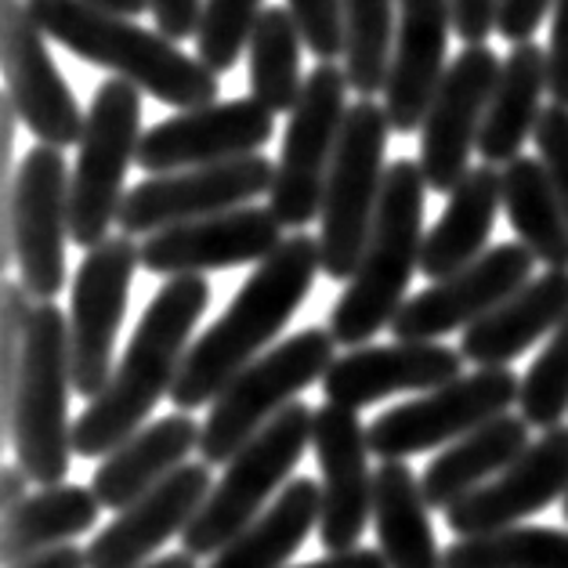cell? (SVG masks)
I'll list each match as a JSON object with an SVG mask.
<instances>
[{
	"label": "cell",
	"mask_w": 568,
	"mask_h": 568,
	"mask_svg": "<svg viewBox=\"0 0 568 568\" xmlns=\"http://www.w3.org/2000/svg\"><path fill=\"white\" fill-rule=\"evenodd\" d=\"M206 304H211L206 275H178L156 290L128 341V352L113 369V381L73 420V453L94 460L142 432L160 398L174 392L192 329L203 318Z\"/></svg>",
	"instance_id": "6da1fadb"
},
{
	"label": "cell",
	"mask_w": 568,
	"mask_h": 568,
	"mask_svg": "<svg viewBox=\"0 0 568 568\" xmlns=\"http://www.w3.org/2000/svg\"><path fill=\"white\" fill-rule=\"evenodd\" d=\"M323 272L318 240L308 232H294L257 272L240 286L225 315L211 329H203L185 355L171 402L178 413L214 406V398L240 377V373L265 355L272 337H280L297 315L304 297L312 294L315 275Z\"/></svg>",
	"instance_id": "7a4b0ae2"
},
{
	"label": "cell",
	"mask_w": 568,
	"mask_h": 568,
	"mask_svg": "<svg viewBox=\"0 0 568 568\" xmlns=\"http://www.w3.org/2000/svg\"><path fill=\"white\" fill-rule=\"evenodd\" d=\"M26 8L54 44L91 65L109 69L116 80H128L163 105L192 113L217 102V73H211L196 54H185L174 40L145 30L134 19L113 16L88 0H26Z\"/></svg>",
	"instance_id": "3957f363"
},
{
	"label": "cell",
	"mask_w": 568,
	"mask_h": 568,
	"mask_svg": "<svg viewBox=\"0 0 568 568\" xmlns=\"http://www.w3.org/2000/svg\"><path fill=\"white\" fill-rule=\"evenodd\" d=\"M424 196L427 182L417 160H395L384 174V192L373 217L369 246L344 294L329 312L326 329L344 348H366L395 323L409 297L413 272L424 254Z\"/></svg>",
	"instance_id": "277c9868"
},
{
	"label": "cell",
	"mask_w": 568,
	"mask_h": 568,
	"mask_svg": "<svg viewBox=\"0 0 568 568\" xmlns=\"http://www.w3.org/2000/svg\"><path fill=\"white\" fill-rule=\"evenodd\" d=\"M73 358H69V318L54 301L33 304L30 334H26L22 373L11 406L0 413L4 438L19 453V467L40 489L65 485L73 460Z\"/></svg>",
	"instance_id": "5b68a950"
},
{
	"label": "cell",
	"mask_w": 568,
	"mask_h": 568,
	"mask_svg": "<svg viewBox=\"0 0 568 568\" xmlns=\"http://www.w3.org/2000/svg\"><path fill=\"white\" fill-rule=\"evenodd\" d=\"M337 363V341L326 326L290 334L261 358H254L225 392L214 398L203 424L200 456L206 467H225L246 442L257 438L280 413L297 402L304 387L323 381Z\"/></svg>",
	"instance_id": "8992f818"
},
{
	"label": "cell",
	"mask_w": 568,
	"mask_h": 568,
	"mask_svg": "<svg viewBox=\"0 0 568 568\" xmlns=\"http://www.w3.org/2000/svg\"><path fill=\"white\" fill-rule=\"evenodd\" d=\"M69 171L62 149L33 145L19 171H4L0 200V265H19L22 286L37 304L54 301L65 286Z\"/></svg>",
	"instance_id": "52a82bcc"
},
{
	"label": "cell",
	"mask_w": 568,
	"mask_h": 568,
	"mask_svg": "<svg viewBox=\"0 0 568 568\" xmlns=\"http://www.w3.org/2000/svg\"><path fill=\"white\" fill-rule=\"evenodd\" d=\"M312 424L315 409L304 406V402H290L265 432L232 456L225 464V475L214 485L211 500L203 504L200 518L182 536L185 554H192V558L221 554L235 536L265 515L272 507V496L297 478L294 470L304 449L312 446Z\"/></svg>",
	"instance_id": "ba28073f"
},
{
	"label": "cell",
	"mask_w": 568,
	"mask_h": 568,
	"mask_svg": "<svg viewBox=\"0 0 568 568\" xmlns=\"http://www.w3.org/2000/svg\"><path fill=\"white\" fill-rule=\"evenodd\" d=\"M142 145V91L128 80L109 77L94 91L84 138L69 174V235L77 246L94 251L109 240V229L120 221V206L128 200L123 178L138 163Z\"/></svg>",
	"instance_id": "9c48e42d"
},
{
	"label": "cell",
	"mask_w": 568,
	"mask_h": 568,
	"mask_svg": "<svg viewBox=\"0 0 568 568\" xmlns=\"http://www.w3.org/2000/svg\"><path fill=\"white\" fill-rule=\"evenodd\" d=\"M392 120L384 105L373 99H358L348 109L334 168L326 178L323 196V229H318V254H323V275L334 283H348L358 261H363L377 217V203L384 192V152Z\"/></svg>",
	"instance_id": "30bf717a"
},
{
	"label": "cell",
	"mask_w": 568,
	"mask_h": 568,
	"mask_svg": "<svg viewBox=\"0 0 568 568\" xmlns=\"http://www.w3.org/2000/svg\"><path fill=\"white\" fill-rule=\"evenodd\" d=\"M348 88V73L337 62H318L304 77V91L286 120L275 185L268 192V206L283 229H304L312 225V217L323 214L326 178L352 109L344 105Z\"/></svg>",
	"instance_id": "8fae6325"
},
{
	"label": "cell",
	"mask_w": 568,
	"mask_h": 568,
	"mask_svg": "<svg viewBox=\"0 0 568 568\" xmlns=\"http://www.w3.org/2000/svg\"><path fill=\"white\" fill-rule=\"evenodd\" d=\"M521 381L510 366H489L460 377L432 395L384 409L369 424V453L387 460H406L413 453L453 446L489 420L510 413L518 402Z\"/></svg>",
	"instance_id": "7c38bea8"
},
{
	"label": "cell",
	"mask_w": 568,
	"mask_h": 568,
	"mask_svg": "<svg viewBox=\"0 0 568 568\" xmlns=\"http://www.w3.org/2000/svg\"><path fill=\"white\" fill-rule=\"evenodd\" d=\"M142 265V246L131 235H109L102 246L84 254L69 301V358H73V392L88 402L113 381V344L128 315L134 272Z\"/></svg>",
	"instance_id": "4fadbf2b"
},
{
	"label": "cell",
	"mask_w": 568,
	"mask_h": 568,
	"mask_svg": "<svg viewBox=\"0 0 568 568\" xmlns=\"http://www.w3.org/2000/svg\"><path fill=\"white\" fill-rule=\"evenodd\" d=\"M275 185V163L268 156H240L214 168L178 171L145 178L134 189H128V200L120 206V235H156L163 229L189 225L214 214L240 211L251 206V200L265 196Z\"/></svg>",
	"instance_id": "5bb4252c"
},
{
	"label": "cell",
	"mask_w": 568,
	"mask_h": 568,
	"mask_svg": "<svg viewBox=\"0 0 568 568\" xmlns=\"http://www.w3.org/2000/svg\"><path fill=\"white\" fill-rule=\"evenodd\" d=\"M532 268L536 257L521 243L489 246L475 265L413 294L395 315L392 334L406 344H435L456 329H470L504 301L515 297L525 283H532Z\"/></svg>",
	"instance_id": "9a60e30c"
},
{
	"label": "cell",
	"mask_w": 568,
	"mask_h": 568,
	"mask_svg": "<svg viewBox=\"0 0 568 568\" xmlns=\"http://www.w3.org/2000/svg\"><path fill=\"white\" fill-rule=\"evenodd\" d=\"M504 62L496 59L489 44L464 48L456 62L446 69L442 84L427 109L420 128V171L432 192H446L470 174V152L478 149V134L485 123V109L496 91Z\"/></svg>",
	"instance_id": "2e32d148"
},
{
	"label": "cell",
	"mask_w": 568,
	"mask_h": 568,
	"mask_svg": "<svg viewBox=\"0 0 568 568\" xmlns=\"http://www.w3.org/2000/svg\"><path fill=\"white\" fill-rule=\"evenodd\" d=\"M0 51H4L8 80L4 91L16 102L26 128L40 138V145H80L88 113H80V102L48 51L44 30L22 0H0Z\"/></svg>",
	"instance_id": "e0dca14e"
},
{
	"label": "cell",
	"mask_w": 568,
	"mask_h": 568,
	"mask_svg": "<svg viewBox=\"0 0 568 568\" xmlns=\"http://www.w3.org/2000/svg\"><path fill=\"white\" fill-rule=\"evenodd\" d=\"M275 134V113L254 99L214 102L192 113H178L142 134L138 168L149 178L214 168L240 156H254Z\"/></svg>",
	"instance_id": "ac0fdd59"
},
{
	"label": "cell",
	"mask_w": 568,
	"mask_h": 568,
	"mask_svg": "<svg viewBox=\"0 0 568 568\" xmlns=\"http://www.w3.org/2000/svg\"><path fill=\"white\" fill-rule=\"evenodd\" d=\"M312 449L323 475V518L318 539L329 554L355 550L373 521V470H369V427L355 409L326 402L315 409Z\"/></svg>",
	"instance_id": "d6986e66"
},
{
	"label": "cell",
	"mask_w": 568,
	"mask_h": 568,
	"mask_svg": "<svg viewBox=\"0 0 568 568\" xmlns=\"http://www.w3.org/2000/svg\"><path fill=\"white\" fill-rule=\"evenodd\" d=\"M283 246V225L272 206H240L189 225L163 229L142 243V268L163 280L261 265Z\"/></svg>",
	"instance_id": "ffe728a7"
},
{
	"label": "cell",
	"mask_w": 568,
	"mask_h": 568,
	"mask_svg": "<svg viewBox=\"0 0 568 568\" xmlns=\"http://www.w3.org/2000/svg\"><path fill=\"white\" fill-rule=\"evenodd\" d=\"M568 496V427H550L500 478L481 485L446 510V525L456 539H475L515 529L521 518L539 515Z\"/></svg>",
	"instance_id": "44dd1931"
},
{
	"label": "cell",
	"mask_w": 568,
	"mask_h": 568,
	"mask_svg": "<svg viewBox=\"0 0 568 568\" xmlns=\"http://www.w3.org/2000/svg\"><path fill=\"white\" fill-rule=\"evenodd\" d=\"M214 478L211 467L185 464L174 475L145 493L142 500L123 507L88 544V568H142L163 544L185 536L189 525L200 518L203 504L211 500Z\"/></svg>",
	"instance_id": "7402d4cb"
},
{
	"label": "cell",
	"mask_w": 568,
	"mask_h": 568,
	"mask_svg": "<svg viewBox=\"0 0 568 568\" xmlns=\"http://www.w3.org/2000/svg\"><path fill=\"white\" fill-rule=\"evenodd\" d=\"M467 358L446 348V344H366L348 355H341L329 373L323 377L326 402L344 409H363L381 402L387 395H406V392H424L432 395L438 387L464 377Z\"/></svg>",
	"instance_id": "603a6c76"
},
{
	"label": "cell",
	"mask_w": 568,
	"mask_h": 568,
	"mask_svg": "<svg viewBox=\"0 0 568 568\" xmlns=\"http://www.w3.org/2000/svg\"><path fill=\"white\" fill-rule=\"evenodd\" d=\"M453 33V0H398V30L384 84V113L392 131L424 128L427 109L446 77V44Z\"/></svg>",
	"instance_id": "cb8c5ba5"
},
{
	"label": "cell",
	"mask_w": 568,
	"mask_h": 568,
	"mask_svg": "<svg viewBox=\"0 0 568 568\" xmlns=\"http://www.w3.org/2000/svg\"><path fill=\"white\" fill-rule=\"evenodd\" d=\"M568 318V272L547 268L525 283L510 301L489 312L464 329L460 355L467 363H478V369L510 366L518 355H525L536 341L554 337V329Z\"/></svg>",
	"instance_id": "d4e9b609"
},
{
	"label": "cell",
	"mask_w": 568,
	"mask_h": 568,
	"mask_svg": "<svg viewBox=\"0 0 568 568\" xmlns=\"http://www.w3.org/2000/svg\"><path fill=\"white\" fill-rule=\"evenodd\" d=\"M200 438L203 424H196V417H189V413H171V417L145 424L94 470L91 489L99 496V504L120 515L123 507H131L156 485L168 481L178 467H185V456L200 449Z\"/></svg>",
	"instance_id": "484cf974"
},
{
	"label": "cell",
	"mask_w": 568,
	"mask_h": 568,
	"mask_svg": "<svg viewBox=\"0 0 568 568\" xmlns=\"http://www.w3.org/2000/svg\"><path fill=\"white\" fill-rule=\"evenodd\" d=\"M544 94H550L547 51L532 40L515 44V51L504 59L478 134L485 168H507L521 156V145L536 134V123L544 116Z\"/></svg>",
	"instance_id": "4316f807"
},
{
	"label": "cell",
	"mask_w": 568,
	"mask_h": 568,
	"mask_svg": "<svg viewBox=\"0 0 568 568\" xmlns=\"http://www.w3.org/2000/svg\"><path fill=\"white\" fill-rule=\"evenodd\" d=\"M529 446H532L529 424H525V417H510V413L489 420L485 427H478V432L464 435L460 442L442 449L420 475L427 507L449 510L453 504H460L464 496L478 493L481 485H489L493 478H500Z\"/></svg>",
	"instance_id": "83f0119b"
},
{
	"label": "cell",
	"mask_w": 568,
	"mask_h": 568,
	"mask_svg": "<svg viewBox=\"0 0 568 568\" xmlns=\"http://www.w3.org/2000/svg\"><path fill=\"white\" fill-rule=\"evenodd\" d=\"M504 206V178L496 168H470V174L453 189L446 211L435 221V229L424 235L420 272L432 283L449 280L460 268L475 265L485 254L496 214Z\"/></svg>",
	"instance_id": "f1b7e54d"
},
{
	"label": "cell",
	"mask_w": 568,
	"mask_h": 568,
	"mask_svg": "<svg viewBox=\"0 0 568 568\" xmlns=\"http://www.w3.org/2000/svg\"><path fill=\"white\" fill-rule=\"evenodd\" d=\"M373 529L387 568H446L420 475L406 460H387L373 470Z\"/></svg>",
	"instance_id": "f546056e"
},
{
	"label": "cell",
	"mask_w": 568,
	"mask_h": 568,
	"mask_svg": "<svg viewBox=\"0 0 568 568\" xmlns=\"http://www.w3.org/2000/svg\"><path fill=\"white\" fill-rule=\"evenodd\" d=\"M318 518H323V485L297 475L265 515L214 554L206 568H286L312 529H318Z\"/></svg>",
	"instance_id": "4dcf8cb0"
},
{
	"label": "cell",
	"mask_w": 568,
	"mask_h": 568,
	"mask_svg": "<svg viewBox=\"0 0 568 568\" xmlns=\"http://www.w3.org/2000/svg\"><path fill=\"white\" fill-rule=\"evenodd\" d=\"M99 496L88 485H51L11 510L4 518V539H0V558L8 568L22 565L40 550L62 547L80 532H91L99 521Z\"/></svg>",
	"instance_id": "1f68e13d"
},
{
	"label": "cell",
	"mask_w": 568,
	"mask_h": 568,
	"mask_svg": "<svg viewBox=\"0 0 568 568\" xmlns=\"http://www.w3.org/2000/svg\"><path fill=\"white\" fill-rule=\"evenodd\" d=\"M504 214L518 243L547 268L568 272V214L550 185V174L539 160L518 156L500 171Z\"/></svg>",
	"instance_id": "d6a6232c"
},
{
	"label": "cell",
	"mask_w": 568,
	"mask_h": 568,
	"mask_svg": "<svg viewBox=\"0 0 568 568\" xmlns=\"http://www.w3.org/2000/svg\"><path fill=\"white\" fill-rule=\"evenodd\" d=\"M301 30L290 8L268 4L261 11L251 37V99L261 102L268 113H294L304 91L301 80Z\"/></svg>",
	"instance_id": "836d02e7"
},
{
	"label": "cell",
	"mask_w": 568,
	"mask_h": 568,
	"mask_svg": "<svg viewBox=\"0 0 568 568\" xmlns=\"http://www.w3.org/2000/svg\"><path fill=\"white\" fill-rule=\"evenodd\" d=\"M446 568H568V532L554 525H515V529L453 539L442 554Z\"/></svg>",
	"instance_id": "e575fe53"
},
{
	"label": "cell",
	"mask_w": 568,
	"mask_h": 568,
	"mask_svg": "<svg viewBox=\"0 0 568 568\" xmlns=\"http://www.w3.org/2000/svg\"><path fill=\"white\" fill-rule=\"evenodd\" d=\"M395 30V0H344V73L363 99L387 84Z\"/></svg>",
	"instance_id": "d590c367"
},
{
	"label": "cell",
	"mask_w": 568,
	"mask_h": 568,
	"mask_svg": "<svg viewBox=\"0 0 568 568\" xmlns=\"http://www.w3.org/2000/svg\"><path fill=\"white\" fill-rule=\"evenodd\" d=\"M518 417L529 427H561L568 417V318L547 337L544 352L532 358L529 373L521 377Z\"/></svg>",
	"instance_id": "8d00e7d4"
},
{
	"label": "cell",
	"mask_w": 568,
	"mask_h": 568,
	"mask_svg": "<svg viewBox=\"0 0 568 568\" xmlns=\"http://www.w3.org/2000/svg\"><path fill=\"white\" fill-rule=\"evenodd\" d=\"M265 11V0H203V19L196 33V59L211 73H229L251 48L254 26Z\"/></svg>",
	"instance_id": "74e56055"
},
{
	"label": "cell",
	"mask_w": 568,
	"mask_h": 568,
	"mask_svg": "<svg viewBox=\"0 0 568 568\" xmlns=\"http://www.w3.org/2000/svg\"><path fill=\"white\" fill-rule=\"evenodd\" d=\"M33 297L19 280H8L0 290V413L11 406L22 373L26 334L33 318Z\"/></svg>",
	"instance_id": "f35d334b"
},
{
	"label": "cell",
	"mask_w": 568,
	"mask_h": 568,
	"mask_svg": "<svg viewBox=\"0 0 568 568\" xmlns=\"http://www.w3.org/2000/svg\"><path fill=\"white\" fill-rule=\"evenodd\" d=\"M304 48L318 62H334L344 54V0H290Z\"/></svg>",
	"instance_id": "ab89813d"
},
{
	"label": "cell",
	"mask_w": 568,
	"mask_h": 568,
	"mask_svg": "<svg viewBox=\"0 0 568 568\" xmlns=\"http://www.w3.org/2000/svg\"><path fill=\"white\" fill-rule=\"evenodd\" d=\"M532 142L539 149V163L547 168L550 185H554V192H558V200L568 214V109L550 102L536 123Z\"/></svg>",
	"instance_id": "60d3db41"
},
{
	"label": "cell",
	"mask_w": 568,
	"mask_h": 568,
	"mask_svg": "<svg viewBox=\"0 0 568 568\" xmlns=\"http://www.w3.org/2000/svg\"><path fill=\"white\" fill-rule=\"evenodd\" d=\"M547 11H554V0H500L496 33L510 40V44H529L539 26H544Z\"/></svg>",
	"instance_id": "b9f144b4"
},
{
	"label": "cell",
	"mask_w": 568,
	"mask_h": 568,
	"mask_svg": "<svg viewBox=\"0 0 568 568\" xmlns=\"http://www.w3.org/2000/svg\"><path fill=\"white\" fill-rule=\"evenodd\" d=\"M547 69H550V99H554V105L568 109V0H554Z\"/></svg>",
	"instance_id": "7bdbcfd3"
},
{
	"label": "cell",
	"mask_w": 568,
	"mask_h": 568,
	"mask_svg": "<svg viewBox=\"0 0 568 568\" xmlns=\"http://www.w3.org/2000/svg\"><path fill=\"white\" fill-rule=\"evenodd\" d=\"M500 0H453V30L467 48H481L496 30Z\"/></svg>",
	"instance_id": "ee69618b"
},
{
	"label": "cell",
	"mask_w": 568,
	"mask_h": 568,
	"mask_svg": "<svg viewBox=\"0 0 568 568\" xmlns=\"http://www.w3.org/2000/svg\"><path fill=\"white\" fill-rule=\"evenodd\" d=\"M152 16H156L160 33L178 44L200 33L203 0H152Z\"/></svg>",
	"instance_id": "f6af8a7d"
},
{
	"label": "cell",
	"mask_w": 568,
	"mask_h": 568,
	"mask_svg": "<svg viewBox=\"0 0 568 568\" xmlns=\"http://www.w3.org/2000/svg\"><path fill=\"white\" fill-rule=\"evenodd\" d=\"M286 568H387L381 550L369 547H355V550H341V554H326V558L308 561V565H286Z\"/></svg>",
	"instance_id": "bcb514c9"
},
{
	"label": "cell",
	"mask_w": 568,
	"mask_h": 568,
	"mask_svg": "<svg viewBox=\"0 0 568 568\" xmlns=\"http://www.w3.org/2000/svg\"><path fill=\"white\" fill-rule=\"evenodd\" d=\"M16 568H88V550H80L73 544H62V547L33 554V558H26Z\"/></svg>",
	"instance_id": "7dc6e473"
},
{
	"label": "cell",
	"mask_w": 568,
	"mask_h": 568,
	"mask_svg": "<svg viewBox=\"0 0 568 568\" xmlns=\"http://www.w3.org/2000/svg\"><path fill=\"white\" fill-rule=\"evenodd\" d=\"M26 485H30V475H26L19 464L0 470V515L4 518L26 500Z\"/></svg>",
	"instance_id": "c3c4849f"
},
{
	"label": "cell",
	"mask_w": 568,
	"mask_h": 568,
	"mask_svg": "<svg viewBox=\"0 0 568 568\" xmlns=\"http://www.w3.org/2000/svg\"><path fill=\"white\" fill-rule=\"evenodd\" d=\"M94 8H105L113 11V16H123V19H138L145 8H152V0H88Z\"/></svg>",
	"instance_id": "681fc988"
},
{
	"label": "cell",
	"mask_w": 568,
	"mask_h": 568,
	"mask_svg": "<svg viewBox=\"0 0 568 568\" xmlns=\"http://www.w3.org/2000/svg\"><path fill=\"white\" fill-rule=\"evenodd\" d=\"M142 568H196V558H192V554H185V550H178V554H163V558L149 561Z\"/></svg>",
	"instance_id": "f907efd6"
},
{
	"label": "cell",
	"mask_w": 568,
	"mask_h": 568,
	"mask_svg": "<svg viewBox=\"0 0 568 568\" xmlns=\"http://www.w3.org/2000/svg\"><path fill=\"white\" fill-rule=\"evenodd\" d=\"M561 510H565V521H568V496H565V504H561Z\"/></svg>",
	"instance_id": "816d5d0a"
}]
</instances>
